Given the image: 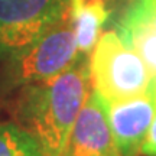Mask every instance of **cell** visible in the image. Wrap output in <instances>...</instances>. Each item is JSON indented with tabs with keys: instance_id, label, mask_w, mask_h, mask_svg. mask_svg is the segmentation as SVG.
I'll return each instance as SVG.
<instances>
[{
	"instance_id": "1",
	"label": "cell",
	"mask_w": 156,
	"mask_h": 156,
	"mask_svg": "<svg viewBox=\"0 0 156 156\" xmlns=\"http://www.w3.org/2000/svg\"><path fill=\"white\" fill-rule=\"evenodd\" d=\"M90 93V64L81 55L56 77L23 87L16 106L17 124L34 136L44 156H62Z\"/></svg>"
},
{
	"instance_id": "2",
	"label": "cell",
	"mask_w": 156,
	"mask_h": 156,
	"mask_svg": "<svg viewBox=\"0 0 156 156\" xmlns=\"http://www.w3.org/2000/svg\"><path fill=\"white\" fill-rule=\"evenodd\" d=\"M71 23V7L61 20L17 55L7 59L3 73L6 88H19L56 77L78 59Z\"/></svg>"
},
{
	"instance_id": "3",
	"label": "cell",
	"mask_w": 156,
	"mask_h": 156,
	"mask_svg": "<svg viewBox=\"0 0 156 156\" xmlns=\"http://www.w3.org/2000/svg\"><path fill=\"white\" fill-rule=\"evenodd\" d=\"M90 81L106 101L134 97L151 87L152 75L143 59L117 32L103 34L90 54Z\"/></svg>"
},
{
	"instance_id": "4",
	"label": "cell",
	"mask_w": 156,
	"mask_h": 156,
	"mask_svg": "<svg viewBox=\"0 0 156 156\" xmlns=\"http://www.w3.org/2000/svg\"><path fill=\"white\" fill-rule=\"evenodd\" d=\"M71 0H0V59H10L61 20Z\"/></svg>"
},
{
	"instance_id": "5",
	"label": "cell",
	"mask_w": 156,
	"mask_h": 156,
	"mask_svg": "<svg viewBox=\"0 0 156 156\" xmlns=\"http://www.w3.org/2000/svg\"><path fill=\"white\" fill-rule=\"evenodd\" d=\"M156 113L155 81L145 93L124 100L107 101V116L120 156H139Z\"/></svg>"
},
{
	"instance_id": "6",
	"label": "cell",
	"mask_w": 156,
	"mask_h": 156,
	"mask_svg": "<svg viewBox=\"0 0 156 156\" xmlns=\"http://www.w3.org/2000/svg\"><path fill=\"white\" fill-rule=\"evenodd\" d=\"M62 156H120L108 123L107 101L93 88L74 123Z\"/></svg>"
},
{
	"instance_id": "7",
	"label": "cell",
	"mask_w": 156,
	"mask_h": 156,
	"mask_svg": "<svg viewBox=\"0 0 156 156\" xmlns=\"http://www.w3.org/2000/svg\"><path fill=\"white\" fill-rule=\"evenodd\" d=\"M117 35L143 59L156 81V2L133 0L124 12Z\"/></svg>"
},
{
	"instance_id": "8",
	"label": "cell",
	"mask_w": 156,
	"mask_h": 156,
	"mask_svg": "<svg viewBox=\"0 0 156 156\" xmlns=\"http://www.w3.org/2000/svg\"><path fill=\"white\" fill-rule=\"evenodd\" d=\"M107 17L108 10L103 0H71V23L81 55L93 52Z\"/></svg>"
},
{
	"instance_id": "9",
	"label": "cell",
	"mask_w": 156,
	"mask_h": 156,
	"mask_svg": "<svg viewBox=\"0 0 156 156\" xmlns=\"http://www.w3.org/2000/svg\"><path fill=\"white\" fill-rule=\"evenodd\" d=\"M0 156H44L30 133L17 123H0Z\"/></svg>"
},
{
	"instance_id": "10",
	"label": "cell",
	"mask_w": 156,
	"mask_h": 156,
	"mask_svg": "<svg viewBox=\"0 0 156 156\" xmlns=\"http://www.w3.org/2000/svg\"><path fill=\"white\" fill-rule=\"evenodd\" d=\"M140 155L145 156H156V113L153 119H152V123L149 126V130L146 133V137L142 143V147H140Z\"/></svg>"
},
{
	"instance_id": "11",
	"label": "cell",
	"mask_w": 156,
	"mask_h": 156,
	"mask_svg": "<svg viewBox=\"0 0 156 156\" xmlns=\"http://www.w3.org/2000/svg\"><path fill=\"white\" fill-rule=\"evenodd\" d=\"M155 81V80H153ZM155 95H156V81H155Z\"/></svg>"
},
{
	"instance_id": "12",
	"label": "cell",
	"mask_w": 156,
	"mask_h": 156,
	"mask_svg": "<svg viewBox=\"0 0 156 156\" xmlns=\"http://www.w3.org/2000/svg\"><path fill=\"white\" fill-rule=\"evenodd\" d=\"M155 2H156V0H155Z\"/></svg>"
}]
</instances>
